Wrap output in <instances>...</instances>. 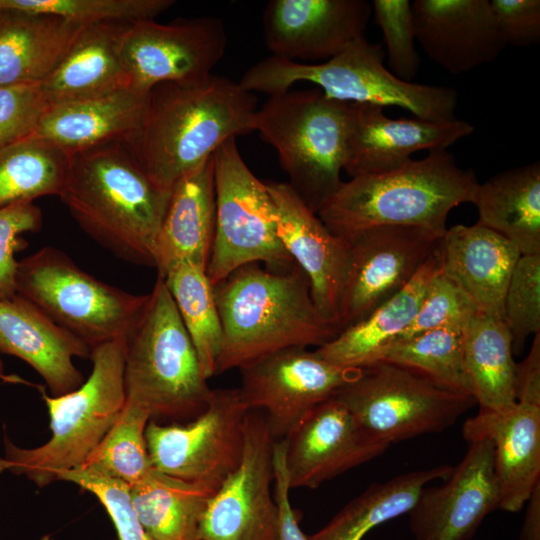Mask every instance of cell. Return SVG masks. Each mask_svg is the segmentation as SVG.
I'll return each mask as SVG.
<instances>
[{
    "label": "cell",
    "instance_id": "f907efd6",
    "mask_svg": "<svg viewBox=\"0 0 540 540\" xmlns=\"http://www.w3.org/2000/svg\"><path fill=\"white\" fill-rule=\"evenodd\" d=\"M0 380L8 383H24L29 384L26 380L17 375H10L5 372L4 363L0 359Z\"/></svg>",
    "mask_w": 540,
    "mask_h": 540
},
{
    "label": "cell",
    "instance_id": "5b68a950",
    "mask_svg": "<svg viewBox=\"0 0 540 540\" xmlns=\"http://www.w3.org/2000/svg\"><path fill=\"white\" fill-rule=\"evenodd\" d=\"M164 279L157 276L138 319L125 336L126 402L151 420H191L212 389Z\"/></svg>",
    "mask_w": 540,
    "mask_h": 540
},
{
    "label": "cell",
    "instance_id": "277c9868",
    "mask_svg": "<svg viewBox=\"0 0 540 540\" xmlns=\"http://www.w3.org/2000/svg\"><path fill=\"white\" fill-rule=\"evenodd\" d=\"M478 183L473 170L459 167L453 154L434 150L398 168L342 181L317 215L344 239L382 226L417 227L443 236L450 211L472 203Z\"/></svg>",
    "mask_w": 540,
    "mask_h": 540
},
{
    "label": "cell",
    "instance_id": "4316f807",
    "mask_svg": "<svg viewBox=\"0 0 540 540\" xmlns=\"http://www.w3.org/2000/svg\"><path fill=\"white\" fill-rule=\"evenodd\" d=\"M213 155L171 188L156 244L155 267L164 276L189 262L207 270L215 232Z\"/></svg>",
    "mask_w": 540,
    "mask_h": 540
},
{
    "label": "cell",
    "instance_id": "603a6c76",
    "mask_svg": "<svg viewBox=\"0 0 540 540\" xmlns=\"http://www.w3.org/2000/svg\"><path fill=\"white\" fill-rule=\"evenodd\" d=\"M462 434L467 442L491 440L499 508L520 511L540 483V403L518 400L501 411L479 409L464 422Z\"/></svg>",
    "mask_w": 540,
    "mask_h": 540
},
{
    "label": "cell",
    "instance_id": "7dc6e473",
    "mask_svg": "<svg viewBox=\"0 0 540 540\" xmlns=\"http://www.w3.org/2000/svg\"><path fill=\"white\" fill-rule=\"evenodd\" d=\"M274 500L278 509L277 540H309L300 528L296 512L289 499V484L285 465V442L274 443Z\"/></svg>",
    "mask_w": 540,
    "mask_h": 540
},
{
    "label": "cell",
    "instance_id": "9c48e42d",
    "mask_svg": "<svg viewBox=\"0 0 540 540\" xmlns=\"http://www.w3.org/2000/svg\"><path fill=\"white\" fill-rule=\"evenodd\" d=\"M16 290L90 349L125 337L148 299L97 279L52 246L18 261Z\"/></svg>",
    "mask_w": 540,
    "mask_h": 540
},
{
    "label": "cell",
    "instance_id": "e0dca14e",
    "mask_svg": "<svg viewBox=\"0 0 540 540\" xmlns=\"http://www.w3.org/2000/svg\"><path fill=\"white\" fill-rule=\"evenodd\" d=\"M283 440L290 490L318 488L390 446L364 429L336 397L310 410Z\"/></svg>",
    "mask_w": 540,
    "mask_h": 540
},
{
    "label": "cell",
    "instance_id": "52a82bcc",
    "mask_svg": "<svg viewBox=\"0 0 540 540\" xmlns=\"http://www.w3.org/2000/svg\"><path fill=\"white\" fill-rule=\"evenodd\" d=\"M382 45L366 37L352 42L320 63H303L270 56L250 67L238 82L253 93L279 95L298 82L315 84L327 96L349 103L398 106L416 118L453 121L458 105L455 89L408 82L384 66Z\"/></svg>",
    "mask_w": 540,
    "mask_h": 540
},
{
    "label": "cell",
    "instance_id": "3957f363",
    "mask_svg": "<svg viewBox=\"0 0 540 540\" xmlns=\"http://www.w3.org/2000/svg\"><path fill=\"white\" fill-rule=\"evenodd\" d=\"M171 191L155 185L126 143L71 154L60 195L80 228L119 258L155 267Z\"/></svg>",
    "mask_w": 540,
    "mask_h": 540
},
{
    "label": "cell",
    "instance_id": "6da1fadb",
    "mask_svg": "<svg viewBox=\"0 0 540 540\" xmlns=\"http://www.w3.org/2000/svg\"><path fill=\"white\" fill-rule=\"evenodd\" d=\"M257 109L253 93L226 77L159 83L127 145L151 181L171 191L225 141L253 131Z\"/></svg>",
    "mask_w": 540,
    "mask_h": 540
},
{
    "label": "cell",
    "instance_id": "681fc988",
    "mask_svg": "<svg viewBox=\"0 0 540 540\" xmlns=\"http://www.w3.org/2000/svg\"><path fill=\"white\" fill-rule=\"evenodd\" d=\"M526 504L519 540H540V483L534 488Z\"/></svg>",
    "mask_w": 540,
    "mask_h": 540
},
{
    "label": "cell",
    "instance_id": "d6986e66",
    "mask_svg": "<svg viewBox=\"0 0 540 540\" xmlns=\"http://www.w3.org/2000/svg\"><path fill=\"white\" fill-rule=\"evenodd\" d=\"M371 13L365 0H272L262 18L265 43L274 57L324 62L365 36Z\"/></svg>",
    "mask_w": 540,
    "mask_h": 540
},
{
    "label": "cell",
    "instance_id": "44dd1931",
    "mask_svg": "<svg viewBox=\"0 0 540 540\" xmlns=\"http://www.w3.org/2000/svg\"><path fill=\"white\" fill-rule=\"evenodd\" d=\"M265 183L275 205L277 233L284 248L308 277L319 311L337 326L350 265L348 241L333 234L288 183Z\"/></svg>",
    "mask_w": 540,
    "mask_h": 540
},
{
    "label": "cell",
    "instance_id": "1f68e13d",
    "mask_svg": "<svg viewBox=\"0 0 540 540\" xmlns=\"http://www.w3.org/2000/svg\"><path fill=\"white\" fill-rule=\"evenodd\" d=\"M135 513L153 540H200V525L218 489L156 469L129 488Z\"/></svg>",
    "mask_w": 540,
    "mask_h": 540
},
{
    "label": "cell",
    "instance_id": "8fae6325",
    "mask_svg": "<svg viewBox=\"0 0 540 540\" xmlns=\"http://www.w3.org/2000/svg\"><path fill=\"white\" fill-rule=\"evenodd\" d=\"M334 397L364 429L389 445L442 432L476 404L471 395L448 390L410 368L383 360L358 369Z\"/></svg>",
    "mask_w": 540,
    "mask_h": 540
},
{
    "label": "cell",
    "instance_id": "7c38bea8",
    "mask_svg": "<svg viewBox=\"0 0 540 540\" xmlns=\"http://www.w3.org/2000/svg\"><path fill=\"white\" fill-rule=\"evenodd\" d=\"M249 409L238 389H212L205 410L186 423L150 420L145 438L154 469L219 489L240 463Z\"/></svg>",
    "mask_w": 540,
    "mask_h": 540
},
{
    "label": "cell",
    "instance_id": "f1b7e54d",
    "mask_svg": "<svg viewBox=\"0 0 540 540\" xmlns=\"http://www.w3.org/2000/svg\"><path fill=\"white\" fill-rule=\"evenodd\" d=\"M127 25L102 23L81 28L61 62L40 84L48 106L130 86L120 52Z\"/></svg>",
    "mask_w": 540,
    "mask_h": 540
},
{
    "label": "cell",
    "instance_id": "83f0119b",
    "mask_svg": "<svg viewBox=\"0 0 540 540\" xmlns=\"http://www.w3.org/2000/svg\"><path fill=\"white\" fill-rule=\"evenodd\" d=\"M441 271L442 256L438 247L400 291L363 319L341 330L315 352L346 369H361L377 362L384 349L412 323L429 285Z\"/></svg>",
    "mask_w": 540,
    "mask_h": 540
},
{
    "label": "cell",
    "instance_id": "bcb514c9",
    "mask_svg": "<svg viewBox=\"0 0 540 540\" xmlns=\"http://www.w3.org/2000/svg\"><path fill=\"white\" fill-rule=\"evenodd\" d=\"M506 45L528 47L540 40L539 0H491Z\"/></svg>",
    "mask_w": 540,
    "mask_h": 540
},
{
    "label": "cell",
    "instance_id": "f6af8a7d",
    "mask_svg": "<svg viewBox=\"0 0 540 540\" xmlns=\"http://www.w3.org/2000/svg\"><path fill=\"white\" fill-rule=\"evenodd\" d=\"M47 107L40 84L0 87V148L33 134Z\"/></svg>",
    "mask_w": 540,
    "mask_h": 540
},
{
    "label": "cell",
    "instance_id": "f35d334b",
    "mask_svg": "<svg viewBox=\"0 0 540 540\" xmlns=\"http://www.w3.org/2000/svg\"><path fill=\"white\" fill-rule=\"evenodd\" d=\"M174 3L173 0H0V8L53 14L85 26L155 20Z\"/></svg>",
    "mask_w": 540,
    "mask_h": 540
},
{
    "label": "cell",
    "instance_id": "d6a6232c",
    "mask_svg": "<svg viewBox=\"0 0 540 540\" xmlns=\"http://www.w3.org/2000/svg\"><path fill=\"white\" fill-rule=\"evenodd\" d=\"M463 357L479 409L501 411L516 403L512 337L503 319L477 313L463 334Z\"/></svg>",
    "mask_w": 540,
    "mask_h": 540
},
{
    "label": "cell",
    "instance_id": "7402d4cb",
    "mask_svg": "<svg viewBox=\"0 0 540 540\" xmlns=\"http://www.w3.org/2000/svg\"><path fill=\"white\" fill-rule=\"evenodd\" d=\"M416 41L453 75L493 62L506 47L490 0H415Z\"/></svg>",
    "mask_w": 540,
    "mask_h": 540
},
{
    "label": "cell",
    "instance_id": "30bf717a",
    "mask_svg": "<svg viewBox=\"0 0 540 540\" xmlns=\"http://www.w3.org/2000/svg\"><path fill=\"white\" fill-rule=\"evenodd\" d=\"M213 164L215 232L206 270L211 285L251 263L290 269L295 263L278 236L273 199L244 162L235 137L216 149Z\"/></svg>",
    "mask_w": 540,
    "mask_h": 540
},
{
    "label": "cell",
    "instance_id": "8992f818",
    "mask_svg": "<svg viewBox=\"0 0 540 540\" xmlns=\"http://www.w3.org/2000/svg\"><path fill=\"white\" fill-rule=\"evenodd\" d=\"M92 370L74 391L51 396L42 391L51 437L34 448L18 447L7 437L0 474L25 475L39 488L79 468L118 419L125 401V337L91 349Z\"/></svg>",
    "mask_w": 540,
    "mask_h": 540
},
{
    "label": "cell",
    "instance_id": "5bb4252c",
    "mask_svg": "<svg viewBox=\"0 0 540 540\" xmlns=\"http://www.w3.org/2000/svg\"><path fill=\"white\" fill-rule=\"evenodd\" d=\"M227 43L224 24L215 17L155 20L128 24L120 52L131 87L149 91L163 82L197 81L213 74Z\"/></svg>",
    "mask_w": 540,
    "mask_h": 540
},
{
    "label": "cell",
    "instance_id": "e575fe53",
    "mask_svg": "<svg viewBox=\"0 0 540 540\" xmlns=\"http://www.w3.org/2000/svg\"><path fill=\"white\" fill-rule=\"evenodd\" d=\"M71 155L35 133L0 148V210L63 192Z\"/></svg>",
    "mask_w": 540,
    "mask_h": 540
},
{
    "label": "cell",
    "instance_id": "ab89813d",
    "mask_svg": "<svg viewBox=\"0 0 540 540\" xmlns=\"http://www.w3.org/2000/svg\"><path fill=\"white\" fill-rule=\"evenodd\" d=\"M504 320L512 351L520 354L530 335L540 332V254L521 255L505 296Z\"/></svg>",
    "mask_w": 540,
    "mask_h": 540
},
{
    "label": "cell",
    "instance_id": "cb8c5ba5",
    "mask_svg": "<svg viewBox=\"0 0 540 540\" xmlns=\"http://www.w3.org/2000/svg\"><path fill=\"white\" fill-rule=\"evenodd\" d=\"M0 352L26 362L42 377L51 396H60L84 382L73 359L89 358L91 349L16 294L0 300Z\"/></svg>",
    "mask_w": 540,
    "mask_h": 540
},
{
    "label": "cell",
    "instance_id": "74e56055",
    "mask_svg": "<svg viewBox=\"0 0 540 540\" xmlns=\"http://www.w3.org/2000/svg\"><path fill=\"white\" fill-rule=\"evenodd\" d=\"M150 420L145 410L125 401L116 422L77 469L118 480L129 488L142 482L154 469L145 438Z\"/></svg>",
    "mask_w": 540,
    "mask_h": 540
},
{
    "label": "cell",
    "instance_id": "2e32d148",
    "mask_svg": "<svg viewBox=\"0 0 540 540\" xmlns=\"http://www.w3.org/2000/svg\"><path fill=\"white\" fill-rule=\"evenodd\" d=\"M441 238L406 226L375 227L348 237L350 265L339 302V330L363 319L409 283Z\"/></svg>",
    "mask_w": 540,
    "mask_h": 540
},
{
    "label": "cell",
    "instance_id": "484cf974",
    "mask_svg": "<svg viewBox=\"0 0 540 540\" xmlns=\"http://www.w3.org/2000/svg\"><path fill=\"white\" fill-rule=\"evenodd\" d=\"M148 93L129 86L50 105L34 133L70 155L110 143L130 144L140 128Z\"/></svg>",
    "mask_w": 540,
    "mask_h": 540
},
{
    "label": "cell",
    "instance_id": "d4e9b609",
    "mask_svg": "<svg viewBox=\"0 0 540 540\" xmlns=\"http://www.w3.org/2000/svg\"><path fill=\"white\" fill-rule=\"evenodd\" d=\"M439 248L443 272L461 287L477 312L504 320L507 288L521 257L516 246L476 223L447 228Z\"/></svg>",
    "mask_w": 540,
    "mask_h": 540
},
{
    "label": "cell",
    "instance_id": "60d3db41",
    "mask_svg": "<svg viewBox=\"0 0 540 540\" xmlns=\"http://www.w3.org/2000/svg\"><path fill=\"white\" fill-rule=\"evenodd\" d=\"M371 8L382 31L390 71L399 79L411 82L419 70L421 58L416 50L410 1L374 0Z\"/></svg>",
    "mask_w": 540,
    "mask_h": 540
},
{
    "label": "cell",
    "instance_id": "ee69618b",
    "mask_svg": "<svg viewBox=\"0 0 540 540\" xmlns=\"http://www.w3.org/2000/svg\"><path fill=\"white\" fill-rule=\"evenodd\" d=\"M42 213L33 201L14 203L0 210V300L17 294V251L26 247L23 234L41 228Z\"/></svg>",
    "mask_w": 540,
    "mask_h": 540
},
{
    "label": "cell",
    "instance_id": "836d02e7",
    "mask_svg": "<svg viewBox=\"0 0 540 540\" xmlns=\"http://www.w3.org/2000/svg\"><path fill=\"white\" fill-rule=\"evenodd\" d=\"M452 468L440 465L370 485L309 540H362L373 528L409 513L421 490L431 481L445 479Z\"/></svg>",
    "mask_w": 540,
    "mask_h": 540
},
{
    "label": "cell",
    "instance_id": "c3c4849f",
    "mask_svg": "<svg viewBox=\"0 0 540 540\" xmlns=\"http://www.w3.org/2000/svg\"><path fill=\"white\" fill-rule=\"evenodd\" d=\"M516 401L540 403V332L534 339L527 357L516 365Z\"/></svg>",
    "mask_w": 540,
    "mask_h": 540
},
{
    "label": "cell",
    "instance_id": "ba28073f",
    "mask_svg": "<svg viewBox=\"0 0 540 540\" xmlns=\"http://www.w3.org/2000/svg\"><path fill=\"white\" fill-rule=\"evenodd\" d=\"M350 108L320 89H290L269 96L254 117L253 131L274 148L288 184L316 214L342 183Z\"/></svg>",
    "mask_w": 540,
    "mask_h": 540
},
{
    "label": "cell",
    "instance_id": "8d00e7d4",
    "mask_svg": "<svg viewBox=\"0 0 540 540\" xmlns=\"http://www.w3.org/2000/svg\"><path fill=\"white\" fill-rule=\"evenodd\" d=\"M463 334L464 330L448 327L428 330L391 343L378 361L410 368L443 388L472 396L464 364Z\"/></svg>",
    "mask_w": 540,
    "mask_h": 540
},
{
    "label": "cell",
    "instance_id": "4dcf8cb0",
    "mask_svg": "<svg viewBox=\"0 0 540 540\" xmlns=\"http://www.w3.org/2000/svg\"><path fill=\"white\" fill-rule=\"evenodd\" d=\"M472 204L477 223L505 237L521 255L540 254L539 161L478 183Z\"/></svg>",
    "mask_w": 540,
    "mask_h": 540
},
{
    "label": "cell",
    "instance_id": "7a4b0ae2",
    "mask_svg": "<svg viewBox=\"0 0 540 540\" xmlns=\"http://www.w3.org/2000/svg\"><path fill=\"white\" fill-rule=\"evenodd\" d=\"M213 292L223 329L216 375L283 349L321 347L340 332L315 305L297 264L285 271L247 264Z\"/></svg>",
    "mask_w": 540,
    "mask_h": 540
},
{
    "label": "cell",
    "instance_id": "ffe728a7",
    "mask_svg": "<svg viewBox=\"0 0 540 540\" xmlns=\"http://www.w3.org/2000/svg\"><path fill=\"white\" fill-rule=\"evenodd\" d=\"M473 132L463 120L392 119L382 106L351 103L343 171L351 178L386 172L410 161L415 152L447 150Z\"/></svg>",
    "mask_w": 540,
    "mask_h": 540
},
{
    "label": "cell",
    "instance_id": "ac0fdd59",
    "mask_svg": "<svg viewBox=\"0 0 540 540\" xmlns=\"http://www.w3.org/2000/svg\"><path fill=\"white\" fill-rule=\"evenodd\" d=\"M460 463L440 486L424 487L409 511L415 540H469L499 508L500 491L488 438L468 442Z\"/></svg>",
    "mask_w": 540,
    "mask_h": 540
},
{
    "label": "cell",
    "instance_id": "b9f144b4",
    "mask_svg": "<svg viewBox=\"0 0 540 540\" xmlns=\"http://www.w3.org/2000/svg\"><path fill=\"white\" fill-rule=\"evenodd\" d=\"M477 313L461 287L442 270L429 285L412 323L394 342L436 328L465 330Z\"/></svg>",
    "mask_w": 540,
    "mask_h": 540
},
{
    "label": "cell",
    "instance_id": "4fadbf2b",
    "mask_svg": "<svg viewBox=\"0 0 540 540\" xmlns=\"http://www.w3.org/2000/svg\"><path fill=\"white\" fill-rule=\"evenodd\" d=\"M241 398L249 410L262 411L275 441L284 439L320 403L334 397L358 369L336 366L315 350L291 347L240 369Z\"/></svg>",
    "mask_w": 540,
    "mask_h": 540
},
{
    "label": "cell",
    "instance_id": "f546056e",
    "mask_svg": "<svg viewBox=\"0 0 540 540\" xmlns=\"http://www.w3.org/2000/svg\"><path fill=\"white\" fill-rule=\"evenodd\" d=\"M82 27L53 14L0 8V87L41 84Z\"/></svg>",
    "mask_w": 540,
    "mask_h": 540
},
{
    "label": "cell",
    "instance_id": "7bdbcfd3",
    "mask_svg": "<svg viewBox=\"0 0 540 540\" xmlns=\"http://www.w3.org/2000/svg\"><path fill=\"white\" fill-rule=\"evenodd\" d=\"M98 498L110 516L120 540H153L141 525L133 508L129 487L118 480L81 469L59 475Z\"/></svg>",
    "mask_w": 540,
    "mask_h": 540
},
{
    "label": "cell",
    "instance_id": "9a60e30c",
    "mask_svg": "<svg viewBox=\"0 0 540 540\" xmlns=\"http://www.w3.org/2000/svg\"><path fill=\"white\" fill-rule=\"evenodd\" d=\"M274 443L265 414L249 410L242 458L210 499L200 540H277L278 509L270 489Z\"/></svg>",
    "mask_w": 540,
    "mask_h": 540
},
{
    "label": "cell",
    "instance_id": "d590c367",
    "mask_svg": "<svg viewBox=\"0 0 540 540\" xmlns=\"http://www.w3.org/2000/svg\"><path fill=\"white\" fill-rule=\"evenodd\" d=\"M161 277L192 341L202 372L209 379L216 375L223 329L206 269L182 262Z\"/></svg>",
    "mask_w": 540,
    "mask_h": 540
}]
</instances>
